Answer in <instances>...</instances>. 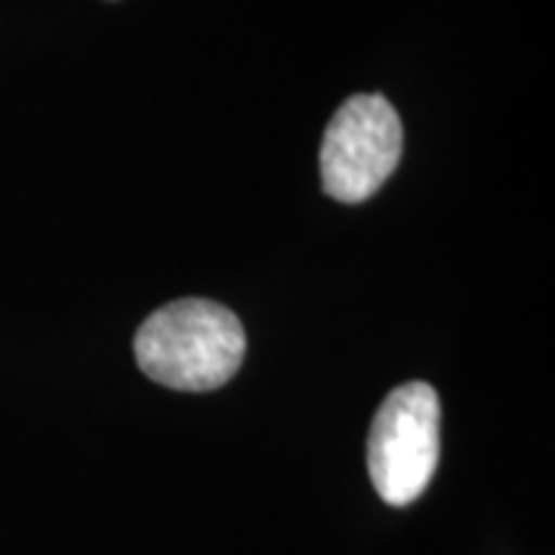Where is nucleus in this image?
<instances>
[{
    "label": "nucleus",
    "mask_w": 555,
    "mask_h": 555,
    "mask_svg": "<svg viewBox=\"0 0 555 555\" xmlns=\"http://www.w3.org/2000/svg\"><path fill=\"white\" fill-rule=\"evenodd\" d=\"M139 371L179 392H210L238 374L247 337L238 315L214 299H177L142 321Z\"/></svg>",
    "instance_id": "f257e3e1"
},
{
    "label": "nucleus",
    "mask_w": 555,
    "mask_h": 555,
    "mask_svg": "<svg viewBox=\"0 0 555 555\" xmlns=\"http://www.w3.org/2000/svg\"><path fill=\"white\" fill-rule=\"evenodd\" d=\"M441 451V408L429 383H404L379 404L367 433V473L389 506L429 488Z\"/></svg>",
    "instance_id": "f03ea898"
},
{
    "label": "nucleus",
    "mask_w": 555,
    "mask_h": 555,
    "mask_svg": "<svg viewBox=\"0 0 555 555\" xmlns=\"http://www.w3.org/2000/svg\"><path fill=\"white\" fill-rule=\"evenodd\" d=\"M404 130L386 96L358 93L331 118L321 139V185L331 198L361 204L392 177L401 160Z\"/></svg>",
    "instance_id": "7ed1b4c3"
}]
</instances>
